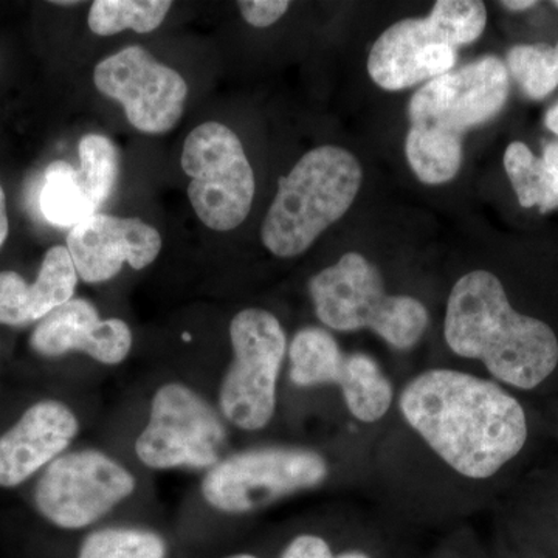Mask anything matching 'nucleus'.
Instances as JSON below:
<instances>
[{
  "mask_svg": "<svg viewBox=\"0 0 558 558\" xmlns=\"http://www.w3.org/2000/svg\"><path fill=\"white\" fill-rule=\"evenodd\" d=\"M444 336L459 357L481 360L495 379L515 388H537L558 365L554 330L513 310L490 271L473 270L458 279L447 303Z\"/></svg>",
  "mask_w": 558,
  "mask_h": 558,
  "instance_id": "nucleus-2",
  "label": "nucleus"
},
{
  "mask_svg": "<svg viewBox=\"0 0 558 558\" xmlns=\"http://www.w3.org/2000/svg\"><path fill=\"white\" fill-rule=\"evenodd\" d=\"M222 558H259V557L252 556V554H233V556L222 557Z\"/></svg>",
  "mask_w": 558,
  "mask_h": 558,
  "instance_id": "nucleus-30",
  "label": "nucleus"
},
{
  "mask_svg": "<svg viewBox=\"0 0 558 558\" xmlns=\"http://www.w3.org/2000/svg\"><path fill=\"white\" fill-rule=\"evenodd\" d=\"M39 205L44 218L65 229H73L97 215L81 186L78 170L64 160L53 161L47 168Z\"/></svg>",
  "mask_w": 558,
  "mask_h": 558,
  "instance_id": "nucleus-18",
  "label": "nucleus"
},
{
  "mask_svg": "<svg viewBox=\"0 0 558 558\" xmlns=\"http://www.w3.org/2000/svg\"><path fill=\"white\" fill-rule=\"evenodd\" d=\"M326 476L328 464L317 451L260 447L231 454L209 469L202 495L220 512L245 513L318 486Z\"/></svg>",
  "mask_w": 558,
  "mask_h": 558,
  "instance_id": "nucleus-9",
  "label": "nucleus"
},
{
  "mask_svg": "<svg viewBox=\"0 0 558 558\" xmlns=\"http://www.w3.org/2000/svg\"><path fill=\"white\" fill-rule=\"evenodd\" d=\"M226 438L218 414L197 392L167 384L154 396L135 453L149 469H213Z\"/></svg>",
  "mask_w": 558,
  "mask_h": 558,
  "instance_id": "nucleus-11",
  "label": "nucleus"
},
{
  "mask_svg": "<svg viewBox=\"0 0 558 558\" xmlns=\"http://www.w3.org/2000/svg\"><path fill=\"white\" fill-rule=\"evenodd\" d=\"M310 293L323 325L341 332L369 329L402 351L413 348L428 326L424 304L413 296L388 295L379 269L360 253H347L312 277Z\"/></svg>",
  "mask_w": 558,
  "mask_h": 558,
  "instance_id": "nucleus-6",
  "label": "nucleus"
},
{
  "mask_svg": "<svg viewBox=\"0 0 558 558\" xmlns=\"http://www.w3.org/2000/svg\"><path fill=\"white\" fill-rule=\"evenodd\" d=\"M487 24L478 0H438L427 17L403 20L371 49L368 73L381 89H409L451 72L458 49L480 38Z\"/></svg>",
  "mask_w": 558,
  "mask_h": 558,
  "instance_id": "nucleus-5",
  "label": "nucleus"
},
{
  "mask_svg": "<svg viewBox=\"0 0 558 558\" xmlns=\"http://www.w3.org/2000/svg\"><path fill=\"white\" fill-rule=\"evenodd\" d=\"M554 51H556V57H557V62H558V43H557L556 49H554Z\"/></svg>",
  "mask_w": 558,
  "mask_h": 558,
  "instance_id": "nucleus-32",
  "label": "nucleus"
},
{
  "mask_svg": "<svg viewBox=\"0 0 558 558\" xmlns=\"http://www.w3.org/2000/svg\"><path fill=\"white\" fill-rule=\"evenodd\" d=\"M95 87L121 102L126 119L143 134H165L182 119L186 81L140 46L126 47L95 68Z\"/></svg>",
  "mask_w": 558,
  "mask_h": 558,
  "instance_id": "nucleus-12",
  "label": "nucleus"
},
{
  "mask_svg": "<svg viewBox=\"0 0 558 558\" xmlns=\"http://www.w3.org/2000/svg\"><path fill=\"white\" fill-rule=\"evenodd\" d=\"M546 126H548V130L553 131L554 134L558 135V102L546 113Z\"/></svg>",
  "mask_w": 558,
  "mask_h": 558,
  "instance_id": "nucleus-29",
  "label": "nucleus"
},
{
  "mask_svg": "<svg viewBox=\"0 0 558 558\" xmlns=\"http://www.w3.org/2000/svg\"><path fill=\"white\" fill-rule=\"evenodd\" d=\"M290 379L299 387L339 385L349 411L359 421H380L392 403V387L366 354L347 355L328 330L301 329L289 349Z\"/></svg>",
  "mask_w": 558,
  "mask_h": 558,
  "instance_id": "nucleus-13",
  "label": "nucleus"
},
{
  "mask_svg": "<svg viewBox=\"0 0 558 558\" xmlns=\"http://www.w3.org/2000/svg\"><path fill=\"white\" fill-rule=\"evenodd\" d=\"M231 362L219 391L223 416L242 429L266 427L277 407V384L284 360V329L264 310L241 311L230 323Z\"/></svg>",
  "mask_w": 558,
  "mask_h": 558,
  "instance_id": "nucleus-7",
  "label": "nucleus"
},
{
  "mask_svg": "<svg viewBox=\"0 0 558 558\" xmlns=\"http://www.w3.org/2000/svg\"><path fill=\"white\" fill-rule=\"evenodd\" d=\"M54 5H61V7H64V5H76V3L78 2H53Z\"/></svg>",
  "mask_w": 558,
  "mask_h": 558,
  "instance_id": "nucleus-31",
  "label": "nucleus"
},
{
  "mask_svg": "<svg viewBox=\"0 0 558 558\" xmlns=\"http://www.w3.org/2000/svg\"><path fill=\"white\" fill-rule=\"evenodd\" d=\"M508 65L532 100H543L558 86L556 51L545 44L513 47L508 54Z\"/></svg>",
  "mask_w": 558,
  "mask_h": 558,
  "instance_id": "nucleus-23",
  "label": "nucleus"
},
{
  "mask_svg": "<svg viewBox=\"0 0 558 558\" xmlns=\"http://www.w3.org/2000/svg\"><path fill=\"white\" fill-rule=\"evenodd\" d=\"M134 488V476L116 459L98 450H78L44 469L35 505L53 526L78 531L101 520Z\"/></svg>",
  "mask_w": 558,
  "mask_h": 558,
  "instance_id": "nucleus-10",
  "label": "nucleus"
},
{
  "mask_svg": "<svg viewBox=\"0 0 558 558\" xmlns=\"http://www.w3.org/2000/svg\"><path fill=\"white\" fill-rule=\"evenodd\" d=\"M509 72L497 57L428 81L410 101L405 153L422 183L442 185L458 174L465 132L487 123L505 108Z\"/></svg>",
  "mask_w": 558,
  "mask_h": 558,
  "instance_id": "nucleus-3",
  "label": "nucleus"
},
{
  "mask_svg": "<svg viewBox=\"0 0 558 558\" xmlns=\"http://www.w3.org/2000/svg\"><path fill=\"white\" fill-rule=\"evenodd\" d=\"M505 168L521 207H538L542 213L556 209L548 168L524 143H510L505 154Z\"/></svg>",
  "mask_w": 558,
  "mask_h": 558,
  "instance_id": "nucleus-22",
  "label": "nucleus"
},
{
  "mask_svg": "<svg viewBox=\"0 0 558 558\" xmlns=\"http://www.w3.org/2000/svg\"><path fill=\"white\" fill-rule=\"evenodd\" d=\"M400 411L451 469L473 480L494 476L527 439L519 400L494 381L432 369L410 381Z\"/></svg>",
  "mask_w": 558,
  "mask_h": 558,
  "instance_id": "nucleus-1",
  "label": "nucleus"
},
{
  "mask_svg": "<svg viewBox=\"0 0 558 558\" xmlns=\"http://www.w3.org/2000/svg\"><path fill=\"white\" fill-rule=\"evenodd\" d=\"M542 159L548 168L550 180H553L554 202L558 208V143H548L543 149Z\"/></svg>",
  "mask_w": 558,
  "mask_h": 558,
  "instance_id": "nucleus-26",
  "label": "nucleus"
},
{
  "mask_svg": "<svg viewBox=\"0 0 558 558\" xmlns=\"http://www.w3.org/2000/svg\"><path fill=\"white\" fill-rule=\"evenodd\" d=\"M362 180V167L347 149L325 145L304 154L289 175L279 179L260 229L263 244L278 258L306 252L323 231L347 215Z\"/></svg>",
  "mask_w": 558,
  "mask_h": 558,
  "instance_id": "nucleus-4",
  "label": "nucleus"
},
{
  "mask_svg": "<svg viewBox=\"0 0 558 558\" xmlns=\"http://www.w3.org/2000/svg\"><path fill=\"white\" fill-rule=\"evenodd\" d=\"M31 348L43 357L80 351L105 365H119L130 354L132 332L123 319H102L90 301L72 299L38 322Z\"/></svg>",
  "mask_w": 558,
  "mask_h": 558,
  "instance_id": "nucleus-15",
  "label": "nucleus"
},
{
  "mask_svg": "<svg viewBox=\"0 0 558 558\" xmlns=\"http://www.w3.org/2000/svg\"><path fill=\"white\" fill-rule=\"evenodd\" d=\"M170 0H97L89 11V28L110 36L131 31L150 33L159 28L171 10Z\"/></svg>",
  "mask_w": 558,
  "mask_h": 558,
  "instance_id": "nucleus-19",
  "label": "nucleus"
},
{
  "mask_svg": "<svg viewBox=\"0 0 558 558\" xmlns=\"http://www.w3.org/2000/svg\"><path fill=\"white\" fill-rule=\"evenodd\" d=\"M167 557V539L157 532L140 527H105L84 537L75 558Z\"/></svg>",
  "mask_w": 558,
  "mask_h": 558,
  "instance_id": "nucleus-20",
  "label": "nucleus"
},
{
  "mask_svg": "<svg viewBox=\"0 0 558 558\" xmlns=\"http://www.w3.org/2000/svg\"><path fill=\"white\" fill-rule=\"evenodd\" d=\"M554 3V7H557L558 9V0H556V2H553Z\"/></svg>",
  "mask_w": 558,
  "mask_h": 558,
  "instance_id": "nucleus-33",
  "label": "nucleus"
},
{
  "mask_svg": "<svg viewBox=\"0 0 558 558\" xmlns=\"http://www.w3.org/2000/svg\"><path fill=\"white\" fill-rule=\"evenodd\" d=\"M281 558H369L360 550L333 554L325 538L304 534L293 538L282 550Z\"/></svg>",
  "mask_w": 558,
  "mask_h": 558,
  "instance_id": "nucleus-24",
  "label": "nucleus"
},
{
  "mask_svg": "<svg viewBox=\"0 0 558 558\" xmlns=\"http://www.w3.org/2000/svg\"><path fill=\"white\" fill-rule=\"evenodd\" d=\"M10 223L9 215H7V201L5 193H3L2 186H0V248H2L3 242L9 236Z\"/></svg>",
  "mask_w": 558,
  "mask_h": 558,
  "instance_id": "nucleus-27",
  "label": "nucleus"
},
{
  "mask_svg": "<svg viewBox=\"0 0 558 558\" xmlns=\"http://www.w3.org/2000/svg\"><path fill=\"white\" fill-rule=\"evenodd\" d=\"M78 178L84 194L98 211L116 189L120 175V153L105 135L86 134L80 140Z\"/></svg>",
  "mask_w": 558,
  "mask_h": 558,
  "instance_id": "nucleus-21",
  "label": "nucleus"
},
{
  "mask_svg": "<svg viewBox=\"0 0 558 558\" xmlns=\"http://www.w3.org/2000/svg\"><path fill=\"white\" fill-rule=\"evenodd\" d=\"M189 197L197 218L216 231L238 229L255 197V174L240 137L226 124L207 121L191 131L182 150Z\"/></svg>",
  "mask_w": 558,
  "mask_h": 558,
  "instance_id": "nucleus-8",
  "label": "nucleus"
},
{
  "mask_svg": "<svg viewBox=\"0 0 558 558\" xmlns=\"http://www.w3.org/2000/svg\"><path fill=\"white\" fill-rule=\"evenodd\" d=\"M242 17L256 28L274 25L288 13L290 2L286 0H241L238 2Z\"/></svg>",
  "mask_w": 558,
  "mask_h": 558,
  "instance_id": "nucleus-25",
  "label": "nucleus"
},
{
  "mask_svg": "<svg viewBox=\"0 0 558 558\" xmlns=\"http://www.w3.org/2000/svg\"><path fill=\"white\" fill-rule=\"evenodd\" d=\"M501 5L508 10L523 11L537 5V2L535 0H506V2H501Z\"/></svg>",
  "mask_w": 558,
  "mask_h": 558,
  "instance_id": "nucleus-28",
  "label": "nucleus"
},
{
  "mask_svg": "<svg viewBox=\"0 0 558 558\" xmlns=\"http://www.w3.org/2000/svg\"><path fill=\"white\" fill-rule=\"evenodd\" d=\"M68 250L78 277L95 284L116 278L123 264L148 267L160 255L161 236L143 220L97 213L70 230Z\"/></svg>",
  "mask_w": 558,
  "mask_h": 558,
  "instance_id": "nucleus-14",
  "label": "nucleus"
},
{
  "mask_svg": "<svg viewBox=\"0 0 558 558\" xmlns=\"http://www.w3.org/2000/svg\"><path fill=\"white\" fill-rule=\"evenodd\" d=\"M80 432L75 413L58 400H40L0 436V487L25 483L60 458Z\"/></svg>",
  "mask_w": 558,
  "mask_h": 558,
  "instance_id": "nucleus-16",
  "label": "nucleus"
},
{
  "mask_svg": "<svg viewBox=\"0 0 558 558\" xmlns=\"http://www.w3.org/2000/svg\"><path fill=\"white\" fill-rule=\"evenodd\" d=\"M78 274L68 247L54 245L44 256L33 284L16 271H0V325L27 326L72 300Z\"/></svg>",
  "mask_w": 558,
  "mask_h": 558,
  "instance_id": "nucleus-17",
  "label": "nucleus"
}]
</instances>
